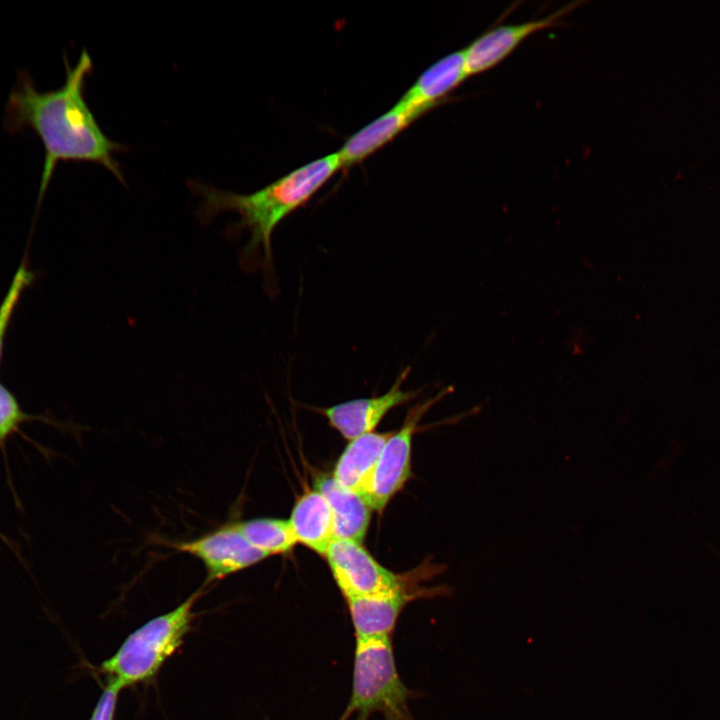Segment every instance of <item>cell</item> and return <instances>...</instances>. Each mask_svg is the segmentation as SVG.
<instances>
[{"instance_id":"cell-1","label":"cell","mask_w":720,"mask_h":720,"mask_svg":"<svg viewBox=\"0 0 720 720\" xmlns=\"http://www.w3.org/2000/svg\"><path fill=\"white\" fill-rule=\"evenodd\" d=\"M64 59L62 86L40 91L27 72H19L6 105L5 128L11 133L30 128L44 146L39 203L60 161L98 163L126 184L114 155L127 147L104 133L84 97L86 78L93 70L91 56L83 49L74 66Z\"/></svg>"},{"instance_id":"cell-2","label":"cell","mask_w":720,"mask_h":720,"mask_svg":"<svg viewBox=\"0 0 720 720\" xmlns=\"http://www.w3.org/2000/svg\"><path fill=\"white\" fill-rule=\"evenodd\" d=\"M340 170L337 152L303 165L269 185L249 194L222 190L192 181L193 192L201 197L197 216L208 223L223 211H234L240 221L230 232L247 229L250 239L241 261L256 267L262 255L263 267L271 268L272 235L276 227L292 212L304 206Z\"/></svg>"},{"instance_id":"cell-3","label":"cell","mask_w":720,"mask_h":720,"mask_svg":"<svg viewBox=\"0 0 720 720\" xmlns=\"http://www.w3.org/2000/svg\"><path fill=\"white\" fill-rule=\"evenodd\" d=\"M202 592L200 588L173 610L150 619L129 634L118 650L101 663L100 673L121 690L154 679L192 629L197 617L194 606Z\"/></svg>"},{"instance_id":"cell-4","label":"cell","mask_w":720,"mask_h":720,"mask_svg":"<svg viewBox=\"0 0 720 720\" xmlns=\"http://www.w3.org/2000/svg\"><path fill=\"white\" fill-rule=\"evenodd\" d=\"M415 692L397 670L391 636L356 638L351 696L339 720H416L409 701Z\"/></svg>"},{"instance_id":"cell-5","label":"cell","mask_w":720,"mask_h":720,"mask_svg":"<svg viewBox=\"0 0 720 720\" xmlns=\"http://www.w3.org/2000/svg\"><path fill=\"white\" fill-rule=\"evenodd\" d=\"M324 556L345 600L412 590L404 576L383 567L360 542L334 539Z\"/></svg>"},{"instance_id":"cell-6","label":"cell","mask_w":720,"mask_h":720,"mask_svg":"<svg viewBox=\"0 0 720 720\" xmlns=\"http://www.w3.org/2000/svg\"><path fill=\"white\" fill-rule=\"evenodd\" d=\"M175 550L198 558L206 569L204 586L247 569L268 556L241 533L237 522H228L189 541L169 543Z\"/></svg>"},{"instance_id":"cell-7","label":"cell","mask_w":720,"mask_h":720,"mask_svg":"<svg viewBox=\"0 0 720 720\" xmlns=\"http://www.w3.org/2000/svg\"><path fill=\"white\" fill-rule=\"evenodd\" d=\"M438 398L413 407L402 427L392 432L383 446L365 500L373 510L382 511L411 474L412 439L419 421Z\"/></svg>"},{"instance_id":"cell-8","label":"cell","mask_w":720,"mask_h":720,"mask_svg":"<svg viewBox=\"0 0 720 720\" xmlns=\"http://www.w3.org/2000/svg\"><path fill=\"white\" fill-rule=\"evenodd\" d=\"M583 2H571L553 13L519 24L497 25L465 47L468 76L486 72L505 60L524 40L541 30L561 24V20Z\"/></svg>"},{"instance_id":"cell-9","label":"cell","mask_w":720,"mask_h":720,"mask_svg":"<svg viewBox=\"0 0 720 720\" xmlns=\"http://www.w3.org/2000/svg\"><path fill=\"white\" fill-rule=\"evenodd\" d=\"M409 372V368L404 369L392 387L382 395L349 400L320 409L319 412L327 418L334 429L350 441L374 432L391 410L409 402L417 395L414 391H405L402 388Z\"/></svg>"},{"instance_id":"cell-10","label":"cell","mask_w":720,"mask_h":720,"mask_svg":"<svg viewBox=\"0 0 720 720\" xmlns=\"http://www.w3.org/2000/svg\"><path fill=\"white\" fill-rule=\"evenodd\" d=\"M430 109L400 99L392 108L348 137L337 151L340 170L362 163Z\"/></svg>"},{"instance_id":"cell-11","label":"cell","mask_w":720,"mask_h":720,"mask_svg":"<svg viewBox=\"0 0 720 720\" xmlns=\"http://www.w3.org/2000/svg\"><path fill=\"white\" fill-rule=\"evenodd\" d=\"M422 592L412 589L346 600L355 639L391 636L405 606Z\"/></svg>"},{"instance_id":"cell-12","label":"cell","mask_w":720,"mask_h":720,"mask_svg":"<svg viewBox=\"0 0 720 720\" xmlns=\"http://www.w3.org/2000/svg\"><path fill=\"white\" fill-rule=\"evenodd\" d=\"M315 489L327 500L334 526L335 539L362 542L370 523L372 508L359 494L343 487L332 475H320Z\"/></svg>"},{"instance_id":"cell-13","label":"cell","mask_w":720,"mask_h":720,"mask_svg":"<svg viewBox=\"0 0 720 720\" xmlns=\"http://www.w3.org/2000/svg\"><path fill=\"white\" fill-rule=\"evenodd\" d=\"M468 77L464 50L461 49L428 67L401 99L432 110L446 102L449 94Z\"/></svg>"},{"instance_id":"cell-14","label":"cell","mask_w":720,"mask_h":720,"mask_svg":"<svg viewBox=\"0 0 720 720\" xmlns=\"http://www.w3.org/2000/svg\"><path fill=\"white\" fill-rule=\"evenodd\" d=\"M391 433L371 432L350 441L338 458L332 476L343 487L367 495L384 444Z\"/></svg>"},{"instance_id":"cell-15","label":"cell","mask_w":720,"mask_h":720,"mask_svg":"<svg viewBox=\"0 0 720 720\" xmlns=\"http://www.w3.org/2000/svg\"><path fill=\"white\" fill-rule=\"evenodd\" d=\"M297 543L324 555L334 538L333 517L325 497L308 490L295 502L288 519Z\"/></svg>"},{"instance_id":"cell-16","label":"cell","mask_w":720,"mask_h":720,"mask_svg":"<svg viewBox=\"0 0 720 720\" xmlns=\"http://www.w3.org/2000/svg\"><path fill=\"white\" fill-rule=\"evenodd\" d=\"M236 522L244 537L268 557L287 553L298 544L288 520L255 518Z\"/></svg>"},{"instance_id":"cell-17","label":"cell","mask_w":720,"mask_h":720,"mask_svg":"<svg viewBox=\"0 0 720 720\" xmlns=\"http://www.w3.org/2000/svg\"><path fill=\"white\" fill-rule=\"evenodd\" d=\"M32 280V274L26 265H20L17 269L9 290L0 305V360L2 355L3 343L7 328L12 317L13 311L21 297L22 292Z\"/></svg>"},{"instance_id":"cell-18","label":"cell","mask_w":720,"mask_h":720,"mask_svg":"<svg viewBox=\"0 0 720 720\" xmlns=\"http://www.w3.org/2000/svg\"><path fill=\"white\" fill-rule=\"evenodd\" d=\"M27 416L21 410L12 393L0 383V446L16 433Z\"/></svg>"},{"instance_id":"cell-19","label":"cell","mask_w":720,"mask_h":720,"mask_svg":"<svg viewBox=\"0 0 720 720\" xmlns=\"http://www.w3.org/2000/svg\"><path fill=\"white\" fill-rule=\"evenodd\" d=\"M120 687L112 681H106L102 694L89 720H114Z\"/></svg>"}]
</instances>
